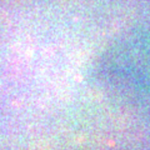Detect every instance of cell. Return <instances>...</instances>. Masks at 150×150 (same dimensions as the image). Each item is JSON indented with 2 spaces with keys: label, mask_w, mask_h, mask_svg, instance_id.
Returning <instances> with one entry per match:
<instances>
[{
  "label": "cell",
  "mask_w": 150,
  "mask_h": 150,
  "mask_svg": "<svg viewBox=\"0 0 150 150\" xmlns=\"http://www.w3.org/2000/svg\"><path fill=\"white\" fill-rule=\"evenodd\" d=\"M110 74L134 89L150 86V41L124 40L110 50L106 64Z\"/></svg>",
  "instance_id": "6da1fadb"
}]
</instances>
